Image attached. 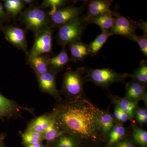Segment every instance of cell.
I'll return each instance as SVG.
<instances>
[{
	"instance_id": "obj_24",
	"label": "cell",
	"mask_w": 147,
	"mask_h": 147,
	"mask_svg": "<svg viewBox=\"0 0 147 147\" xmlns=\"http://www.w3.org/2000/svg\"><path fill=\"white\" fill-rule=\"evenodd\" d=\"M126 128L121 124L115 125L113 129L108 134V147H113L117 143L125 138Z\"/></svg>"
},
{
	"instance_id": "obj_19",
	"label": "cell",
	"mask_w": 147,
	"mask_h": 147,
	"mask_svg": "<svg viewBox=\"0 0 147 147\" xmlns=\"http://www.w3.org/2000/svg\"><path fill=\"white\" fill-rule=\"evenodd\" d=\"M110 97L115 105L127 114L130 120L133 118L134 112L138 107V101H133L117 96L111 95Z\"/></svg>"
},
{
	"instance_id": "obj_40",
	"label": "cell",
	"mask_w": 147,
	"mask_h": 147,
	"mask_svg": "<svg viewBox=\"0 0 147 147\" xmlns=\"http://www.w3.org/2000/svg\"><path fill=\"white\" fill-rule=\"evenodd\" d=\"M147 93H146V94H145V95L144 96V97L143 98V99H142V100H143V101L144 102L145 104H146V105H147Z\"/></svg>"
},
{
	"instance_id": "obj_30",
	"label": "cell",
	"mask_w": 147,
	"mask_h": 147,
	"mask_svg": "<svg viewBox=\"0 0 147 147\" xmlns=\"http://www.w3.org/2000/svg\"><path fill=\"white\" fill-rule=\"evenodd\" d=\"M141 126L146 124L147 111L145 108H137L134 112V117Z\"/></svg>"
},
{
	"instance_id": "obj_27",
	"label": "cell",
	"mask_w": 147,
	"mask_h": 147,
	"mask_svg": "<svg viewBox=\"0 0 147 147\" xmlns=\"http://www.w3.org/2000/svg\"><path fill=\"white\" fill-rule=\"evenodd\" d=\"M64 132L61 129L56 121L42 134L43 141H46V143H50Z\"/></svg>"
},
{
	"instance_id": "obj_2",
	"label": "cell",
	"mask_w": 147,
	"mask_h": 147,
	"mask_svg": "<svg viewBox=\"0 0 147 147\" xmlns=\"http://www.w3.org/2000/svg\"><path fill=\"white\" fill-rule=\"evenodd\" d=\"M86 82L84 67L66 71L61 90L62 93L66 98V101H74L82 98L84 84Z\"/></svg>"
},
{
	"instance_id": "obj_16",
	"label": "cell",
	"mask_w": 147,
	"mask_h": 147,
	"mask_svg": "<svg viewBox=\"0 0 147 147\" xmlns=\"http://www.w3.org/2000/svg\"><path fill=\"white\" fill-rule=\"evenodd\" d=\"M70 61V57L69 56L66 46H63L57 56L48 58L49 69L58 74L63 70L64 67Z\"/></svg>"
},
{
	"instance_id": "obj_14",
	"label": "cell",
	"mask_w": 147,
	"mask_h": 147,
	"mask_svg": "<svg viewBox=\"0 0 147 147\" xmlns=\"http://www.w3.org/2000/svg\"><path fill=\"white\" fill-rule=\"evenodd\" d=\"M70 55V60L74 62L84 60L90 56L89 45L82 40H78L68 45Z\"/></svg>"
},
{
	"instance_id": "obj_4",
	"label": "cell",
	"mask_w": 147,
	"mask_h": 147,
	"mask_svg": "<svg viewBox=\"0 0 147 147\" xmlns=\"http://www.w3.org/2000/svg\"><path fill=\"white\" fill-rule=\"evenodd\" d=\"M84 70L87 81L102 88H107L115 83H124L125 79L128 78V74L119 73L109 68L84 67Z\"/></svg>"
},
{
	"instance_id": "obj_15",
	"label": "cell",
	"mask_w": 147,
	"mask_h": 147,
	"mask_svg": "<svg viewBox=\"0 0 147 147\" xmlns=\"http://www.w3.org/2000/svg\"><path fill=\"white\" fill-rule=\"evenodd\" d=\"M48 58L46 55L27 57V63L33 69L36 76L42 75L50 69Z\"/></svg>"
},
{
	"instance_id": "obj_18",
	"label": "cell",
	"mask_w": 147,
	"mask_h": 147,
	"mask_svg": "<svg viewBox=\"0 0 147 147\" xmlns=\"http://www.w3.org/2000/svg\"><path fill=\"white\" fill-rule=\"evenodd\" d=\"M146 93V86L132 80L127 84L124 98L133 101H138L142 100Z\"/></svg>"
},
{
	"instance_id": "obj_17",
	"label": "cell",
	"mask_w": 147,
	"mask_h": 147,
	"mask_svg": "<svg viewBox=\"0 0 147 147\" xmlns=\"http://www.w3.org/2000/svg\"><path fill=\"white\" fill-rule=\"evenodd\" d=\"M81 141L78 137L64 132L53 142L45 143V147H80Z\"/></svg>"
},
{
	"instance_id": "obj_22",
	"label": "cell",
	"mask_w": 147,
	"mask_h": 147,
	"mask_svg": "<svg viewBox=\"0 0 147 147\" xmlns=\"http://www.w3.org/2000/svg\"><path fill=\"white\" fill-rule=\"evenodd\" d=\"M113 116L109 111L101 110L99 119V133L102 135H108L115 125Z\"/></svg>"
},
{
	"instance_id": "obj_7",
	"label": "cell",
	"mask_w": 147,
	"mask_h": 147,
	"mask_svg": "<svg viewBox=\"0 0 147 147\" xmlns=\"http://www.w3.org/2000/svg\"><path fill=\"white\" fill-rule=\"evenodd\" d=\"M115 19L114 26L108 32L111 35H119L133 41L137 35V29L136 21L123 16L117 11H115Z\"/></svg>"
},
{
	"instance_id": "obj_21",
	"label": "cell",
	"mask_w": 147,
	"mask_h": 147,
	"mask_svg": "<svg viewBox=\"0 0 147 147\" xmlns=\"http://www.w3.org/2000/svg\"><path fill=\"white\" fill-rule=\"evenodd\" d=\"M2 2L7 15L13 20L16 19L26 7L23 0H4Z\"/></svg>"
},
{
	"instance_id": "obj_13",
	"label": "cell",
	"mask_w": 147,
	"mask_h": 147,
	"mask_svg": "<svg viewBox=\"0 0 147 147\" xmlns=\"http://www.w3.org/2000/svg\"><path fill=\"white\" fill-rule=\"evenodd\" d=\"M56 121L53 111L36 117L30 121L27 125L28 130H31L43 134L48 127Z\"/></svg>"
},
{
	"instance_id": "obj_37",
	"label": "cell",
	"mask_w": 147,
	"mask_h": 147,
	"mask_svg": "<svg viewBox=\"0 0 147 147\" xmlns=\"http://www.w3.org/2000/svg\"><path fill=\"white\" fill-rule=\"evenodd\" d=\"M6 135L5 133L0 132V147H7L5 143Z\"/></svg>"
},
{
	"instance_id": "obj_28",
	"label": "cell",
	"mask_w": 147,
	"mask_h": 147,
	"mask_svg": "<svg viewBox=\"0 0 147 147\" xmlns=\"http://www.w3.org/2000/svg\"><path fill=\"white\" fill-rule=\"evenodd\" d=\"M68 3L69 1L65 0H44L40 6L43 9L51 8V10L48 12L50 16L58 9L65 7Z\"/></svg>"
},
{
	"instance_id": "obj_8",
	"label": "cell",
	"mask_w": 147,
	"mask_h": 147,
	"mask_svg": "<svg viewBox=\"0 0 147 147\" xmlns=\"http://www.w3.org/2000/svg\"><path fill=\"white\" fill-rule=\"evenodd\" d=\"M53 30L49 27L35 36L33 45L28 51L27 57L46 55L53 52Z\"/></svg>"
},
{
	"instance_id": "obj_5",
	"label": "cell",
	"mask_w": 147,
	"mask_h": 147,
	"mask_svg": "<svg viewBox=\"0 0 147 147\" xmlns=\"http://www.w3.org/2000/svg\"><path fill=\"white\" fill-rule=\"evenodd\" d=\"M85 15L58 28L57 43L62 47L81 40L87 25Z\"/></svg>"
},
{
	"instance_id": "obj_39",
	"label": "cell",
	"mask_w": 147,
	"mask_h": 147,
	"mask_svg": "<svg viewBox=\"0 0 147 147\" xmlns=\"http://www.w3.org/2000/svg\"><path fill=\"white\" fill-rule=\"evenodd\" d=\"M23 1L25 4V5H28L29 7L35 5V3L36 2V1L33 0H23Z\"/></svg>"
},
{
	"instance_id": "obj_38",
	"label": "cell",
	"mask_w": 147,
	"mask_h": 147,
	"mask_svg": "<svg viewBox=\"0 0 147 147\" xmlns=\"http://www.w3.org/2000/svg\"><path fill=\"white\" fill-rule=\"evenodd\" d=\"M24 147H45V144H43V142H42L28 145V146H25Z\"/></svg>"
},
{
	"instance_id": "obj_12",
	"label": "cell",
	"mask_w": 147,
	"mask_h": 147,
	"mask_svg": "<svg viewBox=\"0 0 147 147\" xmlns=\"http://www.w3.org/2000/svg\"><path fill=\"white\" fill-rule=\"evenodd\" d=\"M113 1L110 0H92L88 4L86 20L97 17L103 14L113 13L111 9Z\"/></svg>"
},
{
	"instance_id": "obj_1",
	"label": "cell",
	"mask_w": 147,
	"mask_h": 147,
	"mask_svg": "<svg viewBox=\"0 0 147 147\" xmlns=\"http://www.w3.org/2000/svg\"><path fill=\"white\" fill-rule=\"evenodd\" d=\"M53 112L61 129L81 140H94L100 134L101 110L83 97L74 101L61 102Z\"/></svg>"
},
{
	"instance_id": "obj_33",
	"label": "cell",
	"mask_w": 147,
	"mask_h": 147,
	"mask_svg": "<svg viewBox=\"0 0 147 147\" xmlns=\"http://www.w3.org/2000/svg\"><path fill=\"white\" fill-rule=\"evenodd\" d=\"M112 147H136V143L133 139L124 138Z\"/></svg>"
},
{
	"instance_id": "obj_10",
	"label": "cell",
	"mask_w": 147,
	"mask_h": 147,
	"mask_svg": "<svg viewBox=\"0 0 147 147\" xmlns=\"http://www.w3.org/2000/svg\"><path fill=\"white\" fill-rule=\"evenodd\" d=\"M23 111L34 115L33 109L21 106L14 100L4 96L0 92V119L16 118L21 117Z\"/></svg>"
},
{
	"instance_id": "obj_25",
	"label": "cell",
	"mask_w": 147,
	"mask_h": 147,
	"mask_svg": "<svg viewBox=\"0 0 147 147\" xmlns=\"http://www.w3.org/2000/svg\"><path fill=\"white\" fill-rule=\"evenodd\" d=\"M132 80L142 85L146 86L147 84V63L145 60L140 61L139 67L132 73L128 75Z\"/></svg>"
},
{
	"instance_id": "obj_41",
	"label": "cell",
	"mask_w": 147,
	"mask_h": 147,
	"mask_svg": "<svg viewBox=\"0 0 147 147\" xmlns=\"http://www.w3.org/2000/svg\"><path fill=\"white\" fill-rule=\"evenodd\" d=\"M4 26H2V25H0V32H2V30L3 27Z\"/></svg>"
},
{
	"instance_id": "obj_36",
	"label": "cell",
	"mask_w": 147,
	"mask_h": 147,
	"mask_svg": "<svg viewBox=\"0 0 147 147\" xmlns=\"http://www.w3.org/2000/svg\"><path fill=\"white\" fill-rule=\"evenodd\" d=\"M121 110L120 123H124L127 121L130 120V118L127 114L122 110Z\"/></svg>"
},
{
	"instance_id": "obj_26",
	"label": "cell",
	"mask_w": 147,
	"mask_h": 147,
	"mask_svg": "<svg viewBox=\"0 0 147 147\" xmlns=\"http://www.w3.org/2000/svg\"><path fill=\"white\" fill-rule=\"evenodd\" d=\"M22 144L24 146L43 141L42 134L31 130H26L20 133Z\"/></svg>"
},
{
	"instance_id": "obj_31",
	"label": "cell",
	"mask_w": 147,
	"mask_h": 147,
	"mask_svg": "<svg viewBox=\"0 0 147 147\" xmlns=\"http://www.w3.org/2000/svg\"><path fill=\"white\" fill-rule=\"evenodd\" d=\"M133 41L138 43L140 51L146 57H147V34H144L143 35L134 36Z\"/></svg>"
},
{
	"instance_id": "obj_32",
	"label": "cell",
	"mask_w": 147,
	"mask_h": 147,
	"mask_svg": "<svg viewBox=\"0 0 147 147\" xmlns=\"http://www.w3.org/2000/svg\"><path fill=\"white\" fill-rule=\"evenodd\" d=\"M11 18L6 12L2 1H0V25L4 26L9 24L11 21Z\"/></svg>"
},
{
	"instance_id": "obj_35",
	"label": "cell",
	"mask_w": 147,
	"mask_h": 147,
	"mask_svg": "<svg viewBox=\"0 0 147 147\" xmlns=\"http://www.w3.org/2000/svg\"><path fill=\"white\" fill-rule=\"evenodd\" d=\"M113 117L115 119V121L120 123V122L121 110L118 106L115 105V110H114Z\"/></svg>"
},
{
	"instance_id": "obj_20",
	"label": "cell",
	"mask_w": 147,
	"mask_h": 147,
	"mask_svg": "<svg viewBox=\"0 0 147 147\" xmlns=\"http://www.w3.org/2000/svg\"><path fill=\"white\" fill-rule=\"evenodd\" d=\"M115 11L112 13L103 14L86 20L87 24H94L98 26L101 30L109 31L112 28L115 23Z\"/></svg>"
},
{
	"instance_id": "obj_11",
	"label": "cell",
	"mask_w": 147,
	"mask_h": 147,
	"mask_svg": "<svg viewBox=\"0 0 147 147\" xmlns=\"http://www.w3.org/2000/svg\"><path fill=\"white\" fill-rule=\"evenodd\" d=\"M57 74L50 69L44 74L36 76L40 90L50 95L56 100L60 101L62 100L61 97L56 86Z\"/></svg>"
},
{
	"instance_id": "obj_6",
	"label": "cell",
	"mask_w": 147,
	"mask_h": 147,
	"mask_svg": "<svg viewBox=\"0 0 147 147\" xmlns=\"http://www.w3.org/2000/svg\"><path fill=\"white\" fill-rule=\"evenodd\" d=\"M83 7L74 5L65 6L58 9L49 16V26L51 28H59L81 16Z\"/></svg>"
},
{
	"instance_id": "obj_34",
	"label": "cell",
	"mask_w": 147,
	"mask_h": 147,
	"mask_svg": "<svg viewBox=\"0 0 147 147\" xmlns=\"http://www.w3.org/2000/svg\"><path fill=\"white\" fill-rule=\"evenodd\" d=\"M137 28L141 29L144 32V34H147V24L146 21L141 20L136 21Z\"/></svg>"
},
{
	"instance_id": "obj_29",
	"label": "cell",
	"mask_w": 147,
	"mask_h": 147,
	"mask_svg": "<svg viewBox=\"0 0 147 147\" xmlns=\"http://www.w3.org/2000/svg\"><path fill=\"white\" fill-rule=\"evenodd\" d=\"M133 139L136 144L142 147H146L147 132L140 127L134 126L133 129Z\"/></svg>"
},
{
	"instance_id": "obj_3",
	"label": "cell",
	"mask_w": 147,
	"mask_h": 147,
	"mask_svg": "<svg viewBox=\"0 0 147 147\" xmlns=\"http://www.w3.org/2000/svg\"><path fill=\"white\" fill-rule=\"evenodd\" d=\"M19 18L26 26V30L31 31L34 36L50 27L48 11L36 5L22 11Z\"/></svg>"
},
{
	"instance_id": "obj_9",
	"label": "cell",
	"mask_w": 147,
	"mask_h": 147,
	"mask_svg": "<svg viewBox=\"0 0 147 147\" xmlns=\"http://www.w3.org/2000/svg\"><path fill=\"white\" fill-rule=\"evenodd\" d=\"M26 30V29L8 24L3 26L2 32L9 43L27 55L28 51Z\"/></svg>"
},
{
	"instance_id": "obj_23",
	"label": "cell",
	"mask_w": 147,
	"mask_h": 147,
	"mask_svg": "<svg viewBox=\"0 0 147 147\" xmlns=\"http://www.w3.org/2000/svg\"><path fill=\"white\" fill-rule=\"evenodd\" d=\"M111 36L108 31L102 30L101 33L97 36L94 40L88 45L90 56L93 57L97 55L107 42L108 38Z\"/></svg>"
}]
</instances>
